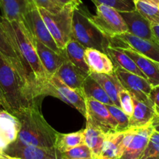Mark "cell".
Masks as SVG:
<instances>
[{"instance_id": "cell-1", "label": "cell", "mask_w": 159, "mask_h": 159, "mask_svg": "<svg viewBox=\"0 0 159 159\" xmlns=\"http://www.w3.org/2000/svg\"><path fill=\"white\" fill-rule=\"evenodd\" d=\"M1 24L27 75L36 97L47 96L51 78L40 61L30 33L23 22L8 21L3 18Z\"/></svg>"}, {"instance_id": "cell-2", "label": "cell", "mask_w": 159, "mask_h": 159, "mask_svg": "<svg viewBox=\"0 0 159 159\" xmlns=\"http://www.w3.org/2000/svg\"><path fill=\"white\" fill-rule=\"evenodd\" d=\"M13 115L20 124L18 138L16 141L26 145L44 148H55L58 132L45 120L40 111L39 101Z\"/></svg>"}, {"instance_id": "cell-3", "label": "cell", "mask_w": 159, "mask_h": 159, "mask_svg": "<svg viewBox=\"0 0 159 159\" xmlns=\"http://www.w3.org/2000/svg\"><path fill=\"white\" fill-rule=\"evenodd\" d=\"M0 89L12 114L30 107L35 99L24 75L11 61L0 54Z\"/></svg>"}, {"instance_id": "cell-4", "label": "cell", "mask_w": 159, "mask_h": 159, "mask_svg": "<svg viewBox=\"0 0 159 159\" xmlns=\"http://www.w3.org/2000/svg\"><path fill=\"white\" fill-rule=\"evenodd\" d=\"M71 37L85 48H93L107 54L113 39L106 35L91 20V14L82 4L75 9Z\"/></svg>"}, {"instance_id": "cell-5", "label": "cell", "mask_w": 159, "mask_h": 159, "mask_svg": "<svg viewBox=\"0 0 159 159\" xmlns=\"http://www.w3.org/2000/svg\"><path fill=\"white\" fill-rule=\"evenodd\" d=\"M81 4H82L81 0L67 4L57 13H51L46 9L38 8L39 12L56 44L63 51L67 43L71 38L74 10Z\"/></svg>"}, {"instance_id": "cell-6", "label": "cell", "mask_w": 159, "mask_h": 159, "mask_svg": "<svg viewBox=\"0 0 159 159\" xmlns=\"http://www.w3.org/2000/svg\"><path fill=\"white\" fill-rule=\"evenodd\" d=\"M91 20L104 34L110 38L128 32L127 24L120 12L109 6H96V15H91Z\"/></svg>"}, {"instance_id": "cell-7", "label": "cell", "mask_w": 159, "mask_h": 159, "mask_svg": "<svg viewBox=\"0 0 159 159\" xmlns=\"http://www.w3.org/2000/svg\"><path fill=\"white\" fill-rule=\"evenodd\" d=\"M23 23L34 38L40 40L42 43L46 45L55 52L65 55L64 51H61L56 44L39 12L38 8L34 2L32 3L30 9L25 15Z\"/></svg>"}, {"instance_id": "cell-8", "label": "cell", "mask_w": 159, "mask_h": 159, "mask_svg": "<svg viewBox=\"0 0 159 159\" xmlns=\"http://www.w3.org/2000/svg\"><path fill=\"white\" fill-rule=\"evenodd\" d=\"M47 96L59 98L61 100L75 108L82 116L86 118V102L82 91L69 88L55 75H53L50 79Z\"/></svg>"}, {"instance_id": "cell-9", "label": "cell", "mask_w": 159, "mask_h": 159, "mask_svg": "<svg viewBox=\"0 0 159 159\" xmlns=\"http://www.w3.org/2000/svg\"><path fill=\"white\" fill-rule=\"evenodd\" d=\"M115 75L122 86L132 96L139 101H148L152 85L148 81L141 76L133 74L119 67H115Z\"/></svg>"}, {"instance_id": "cell-10", "label": "cell", "mask_w": 159, "mask_h": 159, "mask_svg": "<svg viewBox=\"0 0 159 159\" xmlns=\"http://www.w3.org/2000/svg\"><path fill=\"white\" fill-rule=\"evenodd\" d=\"M6 155L20 159H62L61 152L56 148H44L26 145L15 141L5 150Z\"/></svg>"}, {"instance_id": "cell-11", "label": "cell", "mask_w": 159, "mask_h": 159, "mask_svg": "<svg viewBox=\"0 0 159 159\" xmlns=\"http://www.w3.org/2000/svg\"><path fill=\"white\" fill-rule=\"evenodd\" d=\"M85 102L87 110L85 119H89L107 134L117 132V123L105 104L89 99H85Z\"/></svg>"}, {"instance_id": "cell-12", "label": "cell", "mask_w": 159, "mask_h": 159, "mask_svg": "<svg viewBox=\"0 0 159 159\" xmlns=\"http://www.w3.org/2000/svg\"><path fill=\"white\" fill-rule=\"evenodd\" d=\"M117 37L124 42L125 48H130L138 54L159 63V42L155 40H144L134 36L130 33H124Z\"/></svg>"}, {"instance_id": "cell-13", "label": "cell", "mask_w": 159, "mask_h": 159, "mask_svg": "<svg viewBox=\"0 0 159 159\" xmlns=\"http://www.w3.org/2000/svg\"><path fill=\"white\" fill-rule=\"evenodd\" d=\"M127 24L128 33L144 40H155L152 30V24L135 9L130 12H120Z\"/></svg>"}, {"instance_id": "cell-14", "label": "cell", "mask_w": 159, "mask_h": 159, "mask_svg": "<svg viewBox=\"0 0 159 159\" xmlns=\"http://www.w3.org/2000/svg\"><path fill=\"white\" fill-rule=\"evenodd\" d=\"M20 124L12 113L3 110L0 111V149L5 152L18 138Z\"/></svg>"}, {"instance_id": "cell-15", "label": "cell", "mask_w": 159, "mask_h": 159, "mask_svg": "<svg viewBox=\"0 0 159 159\" xmlns=\"http://www.w3.org/2000/svg\"><path fill=\"white\" fill-rule=\"evenodd\" d=\"M32 37L33 42L40 57V61L49 77L51 78L55 75L62 64L68 59L65 55L55 52L46 45L42 43L40 40L34 38L33 36Z\"/></svg>"}, {"instance_id": "cell-16", "label": "cell", "mask_w": 159, "mask_h": 159, "mask_svg": "<svg viewBox=\"0 0 159 159\" xmlns=\"http://www.w3.org/2000/svg\"><path fill=\"white\" fill-rule=\"evenodd\" d=\"M154 130L152 124L146 127L137 128L131 141L119 159H139Z\"/></svg>"}, {"instance_id": "cell-17", "label": "cell", "mask_w": 159, "mask_h": 159, "mask_svg": "<svg viewBox=\"0 0 159 159\" xmlns=\"http://www.w3.org/2000/svg\"><path fill=\"white\" fill-rule=\"evenodd\" d=\"M54 75L69 88L82 91L84 82L89 75H87L74 64L67 60L62 64Z\"/></svg>"}, {"instance_id": "cell-18", "label": "cell", "mask_w": 159, "mask_h": 159, "mask_svg": "<svg viewBox=\"0 0 159 159\" xmlns=\"http://www.w3.org/2000/svg\"><path fill=\"white\" fill-rule=\"evenodd\" d=\"M85 58L90 72L106 75L114 74V65L110 57L105 53L93 48H86Z\"/></svg>"}, {"instance_id": "cell-19", "label": "cell", "mask_w": 159, "mask_h": 159, "mask_svg": "<svg viewBox=\"0 0 159 159\" xmlns=\"http://www.w3.org/2000/svg\"><path fill=\"white\" fill-rule=\"evenodd\" d=\"M122 50L136 63L152 87L159 85V63L138 54L130 48Z\"/></svg>"}, {"instance_id": "cell-20", "label": "cell", "mask_w": 159, "mask_h": 159, "mask_svg": "<svg viewBox=\"0 0 159 159\" xmlns=\"http://www.w3.org/2000/svg\"><path fill=\"white\" fill-rule=\"evenodd\" d=\"M134 112L130 117V127L140 128L152 124L156 114L155 106L150 100L139 101L134 99Z\"/></svg>"}, {"instance_id": "cell-21", "label": "cell", "mask_w": 159, "mask_h": 159, "mask_svg": "<svg viewBox=\"0 0 159 159\" xmlns=\"http://www.w3.org/2000/svg\"><path fill=\"white\" fill-rule=\"evenodd\" d=\"M108 134L95 125L89 119H86V127L84 130L85 144L91 150L93 159L99 158L104 141Z\"/></svg>"}, {"instance_id": "cell-22", "label": "cell", "mask_w": 159, "mask_h": 159, "mask_svg": "<svg viewBox=\"0 0 159 159\" xmlns=\"http://www.w3.org/2000/svg\"><path fill=\"white\" fill-rule=\"evenodd\" d=\"M32 3V0H0L2 16L8 21L23 22Z\"/></svg>"}, {"instance_id": "cell-23", "label": "cell", "mask_w": 159, "mask_h": 159, "mask_svg": "<svg viewBox=\"0 0 159 159\" xmlns=\"http://www.w3.org/2000/svg\"><path fill=\"white\" fill-rule=\"evenodd\" d=\"M126 130L109 134L104 141L102 152L98 159H119L127 147L124 142Z\"/></svg>"}, {"instance_id": "cell-24", "label": "cell", "mask_w": 159, "mask_h": 159, "mask_svg": "<svg viewBox=\"0 0 159 159\" xmlns=\"http://www.w3.org/2000/svg\"><path fill=\"white\" fill-rule=\"evenodd\" d=\"M90 75L102 86L113 102V105L120 108V92L124 89L118 80L115 73L113 75H106L91 72Z\"/></svg>"}, {"instance_id": "cell-25", "label": "cell", "mask_w": 159, "mask_h": 159, "mask_svg": "<svg viewBox=\"0 0 159 159\" xmlns=\"http://www.w3.org/2000/svg\"><path fill=\"white\" fill-rule=\"evenodd\" d=\"M85 49L86 48L85 47L82 46L80 43L71 37L69 41L67 43L64 49V53L69 61L74 64L75 66L80 68L87 75H90L91 73L90 69L86 64L85 58Z\"/></svg>"}, {"instance_id": "cell-26", "label": "cell", "mask_w": 159, "mask_h": 159, "mask_svg": "<svg viewBox=\"0 0 159 159\" xmlns=\"http://www.w3.org/2000/svg\"><path fill=\"white\" fill-rule=\"evenodd\" d=\"M107 55L110 57L115 67H119L129 72L138 75L147 79L136 63L121 48L110 47L107 49Z\"/></svg>"}, {"instance_id": "cell-27", "label": "cell", "mask_w": 159, "mask_h": 159, "mask_svg": "<svg viewBox=\"0 0 159 159\" xmlns=\"http://www.w3.org/2000/svg\"><path fill=\"white\" fill-rule=\"evenodd\" d=\"M82 93L85 99H93L105 105H113L102 86L90 75L84 82Z\"/></svg>"}, {"instance_id": "cell-28", "label": "cell", "mask_w": 159, "mask_h": 159, "mask_svg": "<svg viewBox=\"0 0 159 159\" xmlns=\"http://www.w3.org/2000/svg\"><path fill=\"white\" fill-rule=\"evenodd\" d=\"M0 54H2L5 57L9 59V61H11L12 63L15 64V65L18 67L19 69H20V71H22V73L24 75L25 78H26V81H27L28 85H29L30 88L34 97H35L36 99H37V98L36 97L35 94H34V90H33L30 82L29 79H28L27 77V75H26V71H25L24 68H23V65H22L21 62H20V59H19L16 53L15 50L13 49L12 46L11 45L10 42H9V38H8L7 35H6V32H5L4 29L2 28V26L1 23H0Z\"/></svg>"}, {"instance_id": "cell-29", "label": "cell", "mask_w": 159, "mask_h": 159, "mask_svg": "<svg viewBox=\"0 0 159 159\" xmlns=\"http://www.w3.org/2000/svg\"><path fill=\"white\" fill-rule=\"evenodd\" d=\"M83 144H85L84 130L71 134L57 133L55 148L59 152L63 153L73 148Z\"/></svg>"}, {"instance_id": "cell-30", "label": "cell", "mask_w": 159, "mask_h": 159, "mask_svg": "<svg viewBox=\"0 0 159 159\" xmlns=\"http://www.w3.org/2000/svg\"><path fill=\"white\" fill-rule=\"evenodd\" d=\"M134 3L135 9L151 24H159V6L144 1H135Z\"/></svg>"}, {"instance_id": "cell-31", "label": "cell", "mask_w": 159, "mask_h": 159, "mask_svg": "<svg viewBox=\"0 0 159 159\" xmlns=\"http://www.w3.org/2000/svg\"><path fill=\"white\" fill-rule=\"evenodd\" d=\"M96 6L103 5L116 9L118 12H130L135 10L134 3L131 0H91Z\"/></svg>"}, {"instance_id": "cell-32", "label": "cell", "mask_w": 159, "mask_h": 159, "mask_svg": "<svg viewBox=\"0 0 159 159\" xmlns=\"http://www.w3.org/2000/svg\"><path fill=\"white\" fill-rule=\"evenodd\" d=\"M110 113L117 123V132H124L130 127V117L119 107L114 105H106Z\"/></svg>"}, {"instance_id": "cell-33", "label": "cell", "mask_w": 159, "mask_h": 159, "mask_svg": "<svg viewBox=\"0 0 159 159\" xmlns=\"http://www.w3.org/2000/svg\"><path fill=\"white\" fill-rule=\"evenodd\" d=\"M139 159H159V133L154 130Z\"/></svg>"}, {"instance_id": "cell-34", "label": "cell", "mask_w": 159, "mask_h": 159, "mask_svg": "<svg viewBox=\"0 0 159 159\" xmlns=\"http://www.w3.org/2000/svg\"><path fill=\"white\" fill-rule=\"evenodd\" d=\"M62 159H93L89 148L85 144L75 147L61 153Z\"/></svg>"}, {"instance_id": "cell-35", "label": "cell", "mask_w": 159, "mask_h": 159, "mask_svg": "<svg viewBox=\"0 0 159 159\" xmlns=\"http://www.w3.org/2000/svg\"><path fill=\"white\" fill-rule=\"evenodd\" d=\"M120 102L121 110L130 117L134 112V100L132 96L127 90L123 89L120 92Z\"/></svg>"}, {"instance_id": "cell-36", "label": "cell", "mask_w": 159, "mask_h": 159, "mask_svg": "<svg viewBox=\"0 0 159 159\" xmlns=\"http://www.w3.org/2000/svg\"><path fill=\"white\" fill-rule=\"evenodd\" d=\"M37 8H42L51 13L60 12L65 6L59 3L57 0H32Z\"/></svg>"}, {"instance_id": "cell-37", "label": "cell", "mask_w": 159, "mask_h": 159, "mask_svg": "<svg viewBox=\"0 0 159 159\" xmlns=\"http://www.w3.org/2000/svg\"><path fill=\"white\" fill-rule=\"evenodd\" d=\"M149 99L155 106L156 113L159 114V85L152 87V89L149 95Z\"/></svg>"}, {"instance_id": "cell-38", "label": "cell", "mask_w": 159, "mask_h": 159, "mask_svg": "<svg viewBox=\"0 0 159 159\" xmlns=\"http://www.w3.org/2000/svg\"><path fill=\"white\" fill-rule=\"evenodd\" d=\"M0 103L2 104V106L5 110H6V111L9 112V113H12V112H11L10 107H9V105H8L7 102H6V98H5L4 94H3V93H2V91L1 89H0Z\"/></svg>"}, {"instance_id": "cell-39", "label": "cell", "mask_w": 159, "mask_h": 159, "mask_svg": "<svg viewBox=\"0 0 159 159\" xmlns=\"http://www.w3.org/2000/svg\"><path fill=\"white\" fill-rule=\"evenodd\" d=\"M152 126L153 127L154 130L155 131L159 133V114H158V113H156L154 116L153 120L152 121Z\"/></svg>"}, {"instance_id": "cell-40", "label": "cell", "mask_w": 159, "mask_h": 159, "mask_svg": "<svg viewBox=\"0 0 159 159\" xmlns=\"http://www.w3.org/2000/svg\"><path fill=\"white\" fill-rule=\"evenodd\" d=\"M152 30L156 40L159 42V24L152 25Z\"/></svg>"}, {"instance_id": "cell-41", "label": "cell", "mask_w": 159, "mask_h": 159, "mask_svg": "<svg viewBox=\"0 0 159 159\" xmlns=\"http://www.w3.org/2000/svg\"><path fill=\"white\" fill-rule=\"evenodd\" d=\"M57 1L59 3H61V5H63V6H65V5L69 4V3L79 1V0H57Z\"/></svg>"}, {"instance_id": "cell-42", "label": "cell", "mask_w": 159, "mask_h": 159, "mask_svg": "<svg viewBox=\"0 0 159 159\" xmlns=\"http://www.w3.org/2000/svg\"><path fill=\"white\" fill-rule=\"evenodd\" d=\"M152 2L154 3V4L157 5V6H159V2H158V0H152Z\"/></svg>"}, {"instance_id": "cell-43", "label": "cell", "mask_w": 159, "mask_h": 159, "mask_svg": "<svg viewBox=\"0 0 159 159\" xmlns=\"http://www.w3.org/2000/svg\"><path fill=\"white\" fill-rule=\"evenodd\" d=\"M6 154L4 153V152L3 151H2L1 149H0V156H6Z\"/></svg>"}, {"instance_id": "cell-44", "label": "cell", "mask_w": 159, "mask_h": 159, "mask_svg": "<svg viewBox=\"0 0 159 159\" xmlns=\"http://www.w3.org/2000/svg\"><path fill=\"white\" fill-rule=\"evenodd\" d=\"M9 156L8 155H6V156H0V159H8Z\"/></svg>"}, {"instance_id": "cell-45", "label": "cell", "mask_w": 159, "mask_h": 159, "mask_svg": "<svg viewBox=\"0 0 159 159\" xmlns=\"http://www.w3.org/2000/svg\"><path fill=\"white\" fill-rule=\"evenodd\" d=\"M2 20H3V17L2 16L0 15V23H2Z\"/></svg>"}, {"instance_id": "cell-46", "label": "cell", "mask_w": 159, "mask_h": 159, "mask_svg": "<svg viewBox=\"0 0 159 159\" xmlns=\"http://www.w3.org/2000/svg\"><path fill=\"white\" fill-rule=\"evenodd\" d=\"M4 110V108H3V107L2 106V104L0 103V111H1V110Z\"/></svg>"}, {"instance_id": "cell-47", "label": "cell", "mask_w": 159, "mask_h": 159, "mask_svg": "<svg viewBox=\"0 0 159 159\" xmlns=\"http://www.w3.org/2000/svg\"><path fill=\"white\" fill-rule=\"evenodd\" d=\"M8 159H20V158H12V157H9L8 158Z\"/></svg>"}, {"instance_id": "cell-48", "label": "cell", "mask_w": 159, "mask_h": 159, "mask_svg": "<svg viewBox=\"0 0 159 159\" xmlns=\"http://www.w3.org/2000/svg\"><path fill=\"white\" fill-rule=\"evenodd\" d=\"M158 2H159V0H158Z\"/></svg>"}]
</instances>
